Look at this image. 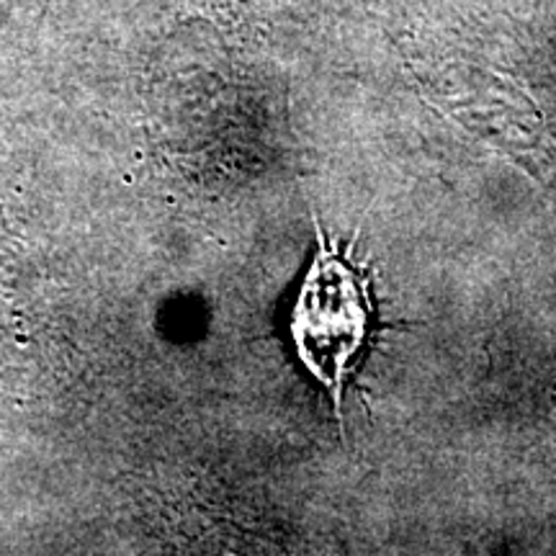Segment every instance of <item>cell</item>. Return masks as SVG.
I'll use <instances>...</instances> for the list:
<instances>
[{"label":"cell","instance_id":"obj_1","mask_svg":"<svg viewBox=\"0 0 556 556\" xmlns=\"http://www.w3.org/2000/svg\"><path fill=\"white\" fill-rule=\"evenodd\" d=\"M317 253L289 312V338L304 371L330 394L340 420L348 379L356 374L374 328L371 263L356 258V240L338 245L315 217Z\"/></svg>","mask_w":556,"mask_h":556}]
</instances>
